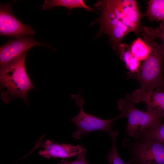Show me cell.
I'll return each mask as SVG.
<instances>
[{
	"instance_id": "obj_1",
	"label": "cell",
	"mask_w": 164,
	"mask_h": 164,
	"mask_svg": "<svg viewBox=\"0 0 164 164\" xmlns=\"http://www.w3.org/2000/svg\"><path fill=\"white\" fill-rule=\"evenodd\" d=\"M95 6L101 11V15L91 26L96 23L100 25L96 37L103 33L107 34L114 50H117L123 38L129 33H141L142 27L140 20L144 16L136 0L99 1Z\"/></svg>"
},
{
	"instance_id": "obj_2",
	"label": "cell",
	"mask_w": 164,
	"mask_h": 164,
	"mask_svg": "<svg viewBox=\"0 0 164 164\" xmlns=\"http://www.w3.org/2000/svg\"><path fill=\"white\" fill-rule=\"evenodd\" d=\"M28 51H25L9 63L0 66V87L4 89L1 98L6 104L13 99L19 97L28 104V92L35 88L26 69L25 59Z\"/></svg>"
},
{
	"instance_id": "obj_3",
	"label": "cell",
	"mask_w": 164,
	"mask_h": 164,
	"mask_svg": "<svg viewBox=\"0 0 164 164\" xmlns=\"http://www.w3.org/2000/svg\"><path fill=\"white\" fill-rule=\"evenodd\" d=\"M145 42L150 47L148 57L141 65L138 71L135 74L128 73L129 77L137 80L140 89L151 91L154 89L164 90L162 75V64L164 58V46L143 32L141 33Z\"/></svg>"
},
{
	"instance_id": "obj_4",
	"label": "cell",
	"mask_w": 164,
	"mask_h": 164,
	"mask_svg": "<svg viewBox=\"0 0 164 164\" xmlns=\"http://www.w3.org/2000/svg\"><path fill=\"white\" fill-rule=\"evenodd\" d=\"M132 95L127 94L120 99L119 109L124 111L128 119L126 133L129 136L137 132L156 128L161 124L164 118L161 114L154 112L140 110L134 104Z\"/></svg>"
},
{
	"instance_id": "obj_5",
	"label": "cell",
	"mask_w": 164,
	"mask_h": 164,
	"mask_svg": "<svg viewBox=\"0 0 164 164\" xmlns=\"http://www.w3.org/2000/svg\"><path fill=\"white\" fill-rule=\"evenodd\" d=\"M80 90V89L78 94L71 95V97L74 100L80 108L78 114L70 119V121L75 123L77 127V129L72 133L73 137L78 139L83 135L98 130L107 132L111 138L118 135V132L112 130L111 125L116 120L125 116L124 111H122L114 118L108 120H102L94 115L88 114L85 112L83 109L85 101L81 97Z\"/></svg>"
},
{
	"instance_id": "obj_6",
	"label": "cell",
	"mask_w": 164,
	"mask_h": 164,
	"mask_svg": "<svg viewBox=\"0 0 164 164\" xmlns=\"http://www.w3.org/2000/svg\"><path fill=\"white\" fill-rule=\"evenodd\" d=\"M132 151V163L164 164V144L149 139H141Z\"/></svg>"
},
{
	"instance_id": "obj_7",
	"label": "cell",
	"mask_w": 164,
	"mask_h": 164,
	"mask_svg": "<svg viewBox=\"0 0 164 164\" xmlns=\"http://www.w3.org/2000/svg\"><path fill=\"white\" fill-rule=\"evenodd\" d=\"M11 4L0 5V35L15 39L34 35V30L29 25H25L19 20L13 13Z\"/></svg>"
},
{
	"instance_id": "obj_8",
	"label": "cell",
	"mask_w": 164,
	"mask_h": 164,
	"mask_svg": "<svg viewBox=\"0 0 164 164\" xmlns=\"http://www.w3.org/2000/svg\"><path fill=\"white\" fill-rule=\"evenodd\" d=\"M36 45L48 46L36 41L31 36L10 39L0 47V66L9 63L25 51Z\"/></svg>"
},
{
	"instance_id": "obj_9",
	"label": "cell",
	"mask_w": 164,
	"mask_h": 164,
	"mask_svg": "<svg viewBox=\"0 0 164 164\" xmlns=\"http://www.w3.org/2000/svg\"><path fill=\"white\" fill-rule=\"evenodd\" d=\"M42 146L44 149L39 151V153L40 156L47 159H64L78 155L87 151L86 149L81 145L59 144L50 140H46Z\"/></svg>"
},
{
	"instance_id": "obj_10",
	"label": "cell",
	"mask_w": 164,
	"mask_h": 164,
	"mask_svg": "<svg viewBox=\"0 0 164 164\" xmlns=\"http://www.w3.org/2000/svg\"><path fill=\"white\" fill-rule=\"evenodd\" d=\"M134 103H144L147 107V111L159 113L164 117V91L156 89L148 91L138 89L131 94Z\"/></svg>"
},
{
	"instance_id": "obj_11",
	"label": "cell",
	"mask_w": 164,
	"mask_h": 164,
	"mask_svg": "<svg viewBox=\"0 0 164 164\" xmlns=\"http://www.w3.org/2000/svg\"><path fill=\"white\" fill-rule=\"evenodd\" d=\"M117 50L120 59L125 63L126 68L131 74L137 73L139 69L140 61L136 58L131 52L130 46L125 43H121Z\"/></svg>"
},
{
	"instance_id": "obj_12",
	"label": "cell",
	"mask_w": 164,
	"mask_h": 164,
	"mask_svg": "<svg viewBox=\"0 0 164 164\" xmlns=\"http://www.w3.org/2000/svg\"><path fill=\"white\" fill-rule=\"evenodd\" d=\"M65 7L71 10L81 8L89 12L94 11V9L87 5L83 0H46L42 5L44 10H49L56 6Z\"/></svg>"
},
{
	"instance_id": "obj_13",
	"label": "cell",
	"mask_w": 164,
	"mask_h": 164,
	"mask_svg": "<svg viewBox=\"0 0 164 164\" xmlns=\"http://www.w3.org/2000/svg\"><path fill=\"white\" fill-rule=\"evenodd\" d=\"M144 17H146L151 21H161L164 22V0H150Z\"/></svg>"
},
{
	"instance_id": "obj_14",
	"label": "cell",
	"mask_w": 164,
	"mask_h": 164,
	"mask_svg": "<svg viewBox=\"0 0 164 164\" xmlns=\"http://www.w3.org/2000/svg\"><path fill=\"white\" fill-rule=\"evenodd\" d=\"M131 136L156 141L164 144V122L156 128L135 132Z\"/></svg>"
},
{
	"instance_id": "obj_15",
	"label": "cell",
	"mask_w": 164,
	"mask_h": 164,
	"mask_svg": "<svg viewBox=\"0 0 164 164\" xmlns=\"http://www.w3.org/2000/svg\"><path fill=\"white\" fill-rule=\"evenodd\" d=\"M130 48L132 54L140 61L145 60L151 52L149 46L140 38L132 42Z\"/></svg>"
},
{
	"instance_id": "obj_16",
	"label": "cell",
	"mask_w": 164,
	"mask_h": 164,
	"mask_svg": "<svg viewBox=\"0 0 164 164\" xmlns=\"http://www.w3.org/2000/svg\"><path fill=\"white\" fill-rule=\"evenodd\" d=\"M117 136L111 138L113 140L112 146L106 156L110 164H131L132 161L131 160L127 162H124L120 157L116 148V140Z\"/></svg>"
},
{
	"instance_id": "obj_17",
	"label": "cell",
	"mask_w": 164,
	"mask_h": 164,
	"mask_svg": "<svg viewBox=\"0 0 164 164\" xmlns=\"http://www.w3.org/2000/svg\"><path fill=\"white\" fill-rule=\"evenodd\" d=\"M141 32H142L152 39L158 38L160 39L164 46V22H161L159 26L156 28L143 26Z\"/></svg>"
},
{
	"instance_id": "obj_18",
	"label": "cell",
	"mask_w": 164,
	"mask_h": 164,
	"mask_svg": "<svg viewBox=\"0 0 164 164\" xmlns=\"http://www.w3.org/2000/svg\"><path fill=\"white\" fill-rule=\"evenodd\" d=\"M86 152L81 153L78 155L76 160L70 162L65 159L61 160V164H89L86 157Z\"/></svg>"
},
{
	"instance_id": "obj_19",
	"label": "cell",
	"mask_w": 164,
	"mask_h": 164,
	"mask_svg": "<svg viewBox=\"0 0 164 164\" xmlns=\"http://www.w3.org/2000/svg\"><path fill=\"white\" fill-rule=\"evenodd\" d=\"M134 164H137V163H133Z\"/></svg>"
},
{
	"instance_id": "obj_20",
	"label": "cell",
	"mask_w": 164,
	"mask_h": 164,
	"mask_svg": "<svg viewBox=\"0 0 164 164\" xmlns=\"http://www.w3.org/2000/svg\"><path fill=\"white\" fill-rule=\"evenodd\" d=\"M57 164H61V163H58Z\"/></svg>"
},
{
	"instance_id": "obj_21",
	"label": "cell",
	"mask_w": 164,
	"mask_h": 164,
	"mask_svg": "<svg viewBox=\"0 0 164 164\" xmlns=\"http://www.w3.org/2000/svg\"><path fill=\"white\" fill-rule=\"evenodd\" d=\"M163 90V91H164V90Z\"/></svg>"
}]
</instances>
